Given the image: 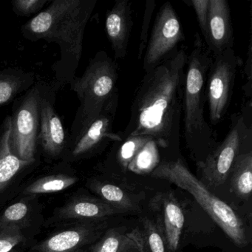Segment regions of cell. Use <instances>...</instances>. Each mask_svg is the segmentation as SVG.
<instances>
[{"mask_svg": "<svg viewBox=\"0 0 252 252\" xmlns=\"http://www.w3.org/2000/svg\"><path fill=\"white\" fill-rule=\"evenodd\" d=\"M98 0H54L21 27L23 37L32 42L55 43L60 58L52 66L57 91L76 77L83 51L85 29Z\"/></svg>", "mask_w": 252, "mask_h": 252, "instance_id": "7a4b0ae2", "label": "cell"}, {"mask_svg": "<svg viewBox=\"0 0 252 252\" xmlns=\"http://www.w3.org/2000/svg\"><path fill=\"white\" fill-rule=\"evenodd\" d=\"M213 57L198 33L189 54L183 96L184 135L187 148L202 163L218 147L216 132L205 116L206 84Z\"/></svg>", "mask_w": 252, "mask_h": 252, "instance_id": "3957f363", "label": "cell"}, {"mask_svg": "<svg viewBox=\"0 0 252 252\" xmlns=\"http://www.w3.org/2000/svg\"><path fill=\"white\" fill-rule=\"evenodd\" d=\"M135 235L136 230H133L126 235L112 230L95 246L93 252H123L133 244Z\"/></svg>", "mask_w": 252, "mask_h": 252, "instance_id": "7402d4cb", "label": "cell"}, {"mask_svg": "<svg viewBox=\"0 0 252 252\" xmlns=\"http://www.w3.org/2000/svg\"><path fill=\"white\" fill-rule=\"evenodd\" d=\"M119 65L106 51H100L90 60L81 76L70 82V90L77 95L79 107L88 113H99L118 90Z\"/></svg>", "mask_w": 252, "mask_h": 252, "instance_id": "8992f818", "label": "cell"}, {"mask_svg": "<svg viewBox=\"0 0 252 252\" xmlns=\"http://www.w3.org/2000/svg\"><path fill=\"white\" fill-rule=\"evenodd\" d=\"M150 206L158 210L163 218V231L168 246L175 252L179 246L184 224L182 209L176 199L171 194H163L155 197Z\"/></svg>", "mask_w": 252, "mask_h": 252, "instance_id": "5bb4252c", "label": "cell"}, {"mask_svg": "<svg viewBox=\"0 0 252 252\" xmlns=\"http://www.w3.org/2000/svg\"><path fill=\"white\" fill-rule=\"evenodd\" d=\"M160 163L158 146L153 139L149 140L128 165V170L137 175L151 174Z\"/></svg>", "mask_w": 252, "mask_h": 252, "instance_id": "ffe728a7", "label": "cell"}, {"mask_svg": "<svg viewBox=\"0 0 252 252\" xmlns=\"http://www.w3.org/2000/svg\"><path fill=\"white\" fill-rule=\"evenodd\" d=\"M34 73L20 67L0 68V106L13 102L36 83Z\"/></svg>", "mask_w": 252, "mask_h": 252, "instance_id": "2e32d148", "label": "cell"}, {"mask_svg": "<svg viewBox=\"0 0 252 252\" xmlns=\"http://www.w3.org/2000/svg\"><path fill=\"white\" fill-rule=\"evenodd\" d=\"M243 64V60L237 56L234 48L213 58L206 84L209 119L213 125L224 119L229 108L237 70Z\"/></svg>", "mask_w": 252, "mask_h": 252, "instance_id": "9c48e42d", "label": "cell"}, {"mask_svg": "<svg viewBox=\"0 0 252 252\" xmlns=\"http://www.w3.org/2000/svg\"><path fill=\"white\" fill-rule=\"evenodd\" d=\"M57 90L54 85L44 82L39 106V128L37 149L40 148L48 157L63 156L67 134L61 118L55 108Z\"/></svg>", "mask_w": 252, "mask_h": 252, "instance_id": "8fae6325", "label": "cell"}, {"mask_svg": "<svg viewBox=\"0 0 252 252\" xmlns=\"http://www.w3.org/2000/svg\"><path fill=\"white\" fill-rule=\"evenodd\" d=\"M90 231L85 227L60 231L41 243L38 252H74L85 244Z\"/></svg>", "mask_w": 252, "mask_h": 252, "instance_id": "ac0fdd59", "label": "cell"}, {"mask_svg": "<svg viewBox=\"0 0 252 252\" xmlns=\"http://www.w3.org/2000/svg\"><path fill=\"white\" fill-rule=\"evenodd\" d=\"M11 116H7L0 124V192L3 191L17 174L35 162L21 160L10 147Z\"/></svg>", "mask_w": 252, "mask_h": 252, "instance_id": "9a60e30c", "label": "cell"}, {"mask_svg": "<svg viewBox=\"0 0 252 252\" xmlns=\"http://www.w3.org/2000/svg\"><path fill=\"white\" fill-rule=\"evenodd\" d=\"M184 2L192 7L194 9L200 32L205 39L207 33L209 0H187Z\"/></svg>", "mask_w": 252, "mask_h": 252, "instance_id": "f546056e", "label": "cell"}, {"mask_svg": "<svg viewBox=\"0 0 252 252\" xmlns=\"http://www.w3.org/2000/svg\"><path fill=\"white\" fill-rule=\"evenodd\" d=\"M78 181L76 177L65 174H57L43 177L32 183L24 191V194H48L64 191Z\"/></svg>", "mask_w": 252, "mask_h": 252, "instance_id": "44dd1931", "label": "cell"}, {"mask_svg": "<svg viewBox=\"0 0 252 252\" xmlns=\"http://www.w3.org/2000/svg\"><path fill=\"white\" fill-rule=\"evenodd\" d=\"M244 74L246 82L243 86V91L245 96L252 100V39L249 40L248 46L246 61L244 67Z\"/></svg>", "mask_w": 252, "mask_h": 252, "instance_id": "4dcf8cb0", "label": "cell"}, {"mask_svg": "<svg viewBox=\"0 0 252 252\" xmlns=\"http://www.w3.org/2000/svg\"><path fill=\"white\" fill-rule=\"evenodd\" d=\"M24 240L21 228L0 229V252H10Z\"/></svg>", "mask_w": 252, "mask_h": 252, "instance_id": "f1b7e54d", "label": "cell"}, {"mask_svg": "<svg viewBox=\"0 0 252 252\" xmlns=\"http://www.w3.org/2000/svg\"><path fill=\"white\" fill-rule=\"evenodd\" d=\"M234 42L229 4L226 0H209L206 48L212 56L218 57L234 48Z\"/></svg>", "mask_w": 252, "mask_h": 252, "instance_id": "7c38bea8", "label": "cell"}, {"mask_svg": "<svg viewBox=\"0 0 252 252\" xmlns=\"http://www.w3.org/2000/svg\"><path fill=\"white\" fill-rule=\"evenodd\" d=\"M152 138L146 136H131L121 141L122 145L118 150V160L124 169H127L135 155L141 150V147Z\"/></svg>", "mask_w": 252, "mask_h": 252, "instance_id": "d4e9b609", "label": "cell"}, {"mask_svg": "<svg viewBox=\"0 0 252 252\" xmlns=\"http://www.w3.org/2000/svg\"><path fill=\"white\" fill-rule=\"evenodd\" d=\"M188 55L182 45L144 75L132 100L130 119L122 132L123 139L146 136L165 150L178 147Z\"/></svg>", "mask_w": 252, "mask_h": 252, "instance_id": "6da1fadb", "label": "cell"}, {"mask_svg": "<svg viewBox=\"0 0 252 252\" xmlns=\"http://www.w3.org/2000/svg\"><path fill=\"white\" fill-rule=\"evenodd\" d=\"M94 188L97 194H99L106 203L117 208L122 212L134 209V205L130 198L117 186L99 183Z\"/></svg>", "mask_w": 252, "mask_h": 252, "instance_id": "603a6c76", "label": "cell"}, {"mask_svg": "<svg viewBox=\"0 0 252 252\" xmlns=\"http://www.w3.org/2000/svg\"><path fill=\"white\" fill-rule=\"evenodd\" d=\"M156 2L155 0H147L146 2L145 10L143 17L142 26L140 34L139 46L138 51V60H141L144 57V51L149 39V31L151 24L152 17L156 8Z\"/></svg>", "mask_w": 252, "mask_h": 252, "instance_id": "83f0119b", "label": "cell"}, {"mask_svg": "<svg viewBox=\"0 0 252 252\" xmlns=\"http://www.w3.org/2000/svg\"><path fill=\"white\" fill-rule=\"evenodd\" d=\"M43 83L36 82L27 92L16 98L10 116V147L16 156L26 161H36L39 106Z\"/></svg>", "mask_w": 252, "mask_h": 252, "instance_id": "ba28073f", "label": "cell"}, {"mask_svg": "<svg viewBox=\"0 0 252 252\" xmlns=\"http://www.w3.org/2000/svg\"><path fill=\"white\" fill-rule=\"evenodd\" d=\"M229 175L234 194L241 198L249 199L252 190V150L236 157Z\"/></svg>", "mask_w": 252, "mask_h": 252, "instance_id": "d6986e66", "label": "cell"}, {"mask_svg": "<svg viewBox=\"0 0 252 252\" xmlns=\"http://www.w3.org/2000/svg\"><path fill=\"white\" fill-rule=\"evenodd\" d=\"M150 175L172 183L189 192L236 246L241 248L247 246V237L242 220L228 204L214 195L189 170L181 158L159 163Z\"/></svg>", "mask_w": 252, "mask_h": 252, "instance_id": "277c9868", "label": "cell"}, {"mask_svg": "<svg viewBox=\"0 0 252 252\" xmlns=\"http://www.w3.org/2000/svg\"><path fill=\"white\" fill-rule=\"evenodd\" d=\"M49 2L48 0H14L11 2V7L17 17H29L34 14L37 15Z\"/></svg>", "mask_w": 252, "mask_h": 252, "instance_id": "4316f807", "label": "cell"}, {"mask_svg": "<svg viewBox=\"0 0 252 252\" xmlns=\"http://www.w3.org/2000/svg\"><path fill=\"white\" fill-rule=\"evenodd\" d=\"M132 27V2L117 0L105 17V32L116 60L126 57Z\"/></svg>", "mask_w": 252, "mask_h": 252, "instance_id": "4fadbf2b", "label": "cell"}, {"mask_svg": "<svg viewBox=\"0 0 252 252\" xmlns=\"http://www.w3.org/2000/svg\"><path fill=\"white\" fill-rule=\"evenodd\" d=\"M122 211L105 201L78 197L62 208L60 218L64 219H96L120 213Z\"/></svg>", "mask_w": 252, "mask_h": 252, "instance_id": "e0dca14e", "label": "cell"}, {"mask_svg": "<svg viewBox=\"0 0 252 252\" xmlns=\"http://www.w3.org/2000/svg\"><path fill=\"white\" fill-rule=\"evenodd\" d=\"M184 30L176 11L170 2L159 9L149 36L143 57V70L146 73L156 68L178 50L184 41Z\"/></svg>", "mask_w": 252, "mask_h": 252, "instance_id": "30bf717a", "label": "cell"}, {"mask_svg": "<svg viewBox=\"0 0 252 252\" xmlns=\"http://www.w3.org/2000/svg\"><path fill=\"white\" fill-rule=\"evenodd\" d=\"M229 131L222 143L202 163L197 164L202 178L209 187H218L226 181L236 157L252 150V126L251 119L235 113L230 118Z\"/></svg>", "mask_w": 252, "mask_h": 252, "instance_id": "52a82bcc", "label": "cell"}, {"mask_svg": "<svg viewBox=\"0 0 252 252\" xmlns=\"http://www.w3.org/2000/svg\"><path fill=\"white\" fill-rule=\"evenodd\" d=\"M119 99L118 93L99 113H88L79 107L63 156L78 160L94 154L111 142L123 141L122 132L113 131Z\"/></svg>", "mask_w": 252, "mask_h": 252, "instance_id": "5b68a950", "label": "cell"}, {"mask_svg": "<svg viewBox=\"0 0 252 252\" xmlns=\"http://www.w3.org/2000/svg\"><path fill=\"white\" fill-rule=\"evenodd\" d=\"M140 231H138V229H136V235H135V242H134L133 244L131 245L130 246L127 248V249H125L123 252H141V248H137L134 250V252H131V249H132V247L135 246L137 244V242H138V237H139Z\"/></svg>", "mask_w": 252, "mask_h": 252, "instance_id": "1f68e13d", "label": "cell"}, {"mask_svg": "<svg viewBox=\"0 0 252 252\" xmlns=\"http://www.w3.org/2000/svg\"><path fill=\"white\" fill-rule=\"evenodd\" d=\"M142 234V252H166L163 237L156 224L144 219Z\"/></svg>", "mask_w": 252, "mask_h": 252, "instance_id": "cb8c5ba5", "label": "cell"}, {"mask_svg": "<svg viewBox=\"0 0 252 252\" xmlns=\"http://www.w3.org/2000/svg\"><path fill=\"white\" fill-rule=\"evenodd\" d=\"M29 206L24 202H18L7 208L0 218V229L21 228L29 215Z\"/></svg>", "mask_w": 252, "mask_h": 252, "instance_id": "484cf974", "label": "cell"}]
</instances>
